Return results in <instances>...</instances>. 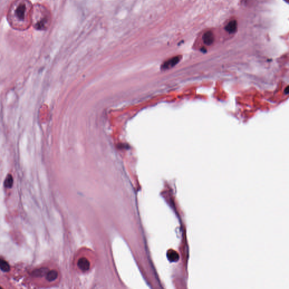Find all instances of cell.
<instances>
[{
    "label": "cell",
    "mask_w": 289,
    "mask_h": 289,
    "mask_svg": "<svg viewBox=\"0 0 289 289\" xmlns=\"http://www.w3.org/2000/svg\"><path fill=\"white\" fill-rule=\"evenodd\" d=\"M180 59L181 58L180 56H177L168 59L162 64V69L166 70L173 67L179 62Z\"/></svg>",
    "instance_id": "3957f363"
},
{
    "label": "cell",
    "mask_w": 289,
    "mask_h": 289,
    "mask_svg": "<svg viewBox=\"0 0 289 289\" xmlns=\"http://www.w3.org/2000/svg\"><path fill=\"white\" fill-rule=\"evenodd\" d=\"M58 277V273L56 271H48L46 274V280L48 281L52 282L54 281Z\"/></svg>",
    "instance_id": "52a82bcc"
},
{
    "label": "cell",
    "mask_w": 289,
    "mask_h": 289,
    "mask_svg": "<svg viewBox=\"0 0 289 289\" xmlns=\"http://www.w3.org/2000/svg\"><path fill=\"white\" fill-rule=\"evenodd\" d=\"M52 14L47 6L37 3L33 5L32 26L37 31H46L51 26Z\"/></svg>",
    "instance_id": "7a4b0ae2"
},
{
    "label": "cell",
    "mask_w": 289,
    "mask_h": 289,
    "mask_svg": "<svg viewBox=\"0 0 289 289\" xmlns=\"http://www.w3.org/2000/svg\"><path fill=\"white\" fill-rule=\"evenodd\" d=\"M203 42L207 45H211L214 41V36L212 32L208 31L206 32L203 36Z\"/></svg>",
    "instance_id": "277c9868"
},
{
    "label": "cell",
    "mask_w": 289,
    "mask_h": 289,
    "mask_svg": "<svg viewBox=\"0 0 289 289\" xmlns=\"http://www.w3.org/2000/svg\"><path fill=\"white\" fill-rule=\"evenodd\" d=\"M285 94H286L289 93V87H287V88H286V90H285Z\"/></svg>",
    "instance_id": "8fae6325"
},
{
    "label": "cell",
    "mask_w": 289,
    "mask_h": 289,
    "mask_svg": "<svg viewBox=\"0 0 289 289\" xmlns=\"http://www.w3.org/2000/svg\"><path fill=\"white\" fill-rule=\"evenodd\" d=\"M79 264H80V266L82 269H83V270L88 269V268L89 267V265H88V261L86 259H82L80 260Z\"/></svg>",
    "instance_id": "30bf717a"
},
{
    "label": "cell",
    "mask_w": 289,
    "mask_h": 289,
    "mask_svg": "<svg viewBox=\"0 0 289 289\" xmlns=\"http://www.w3.org/2000/svg\"><path fill=\"white\" fill-rule=\"evenodd\" d=\"M13 185V178L11 174H9L5 181V186L7 188H11Z\"/></svg>",
    "instance_id": "9c48e42d"
},
{
    "label": "cell",
    "mask_w": 289,
    "mask_h": 289,
    "mask_svg": "<svg viewBox=\"0 0 289 289\" xmlns=\"http://www.w3.org/2000/svg\"><path fill=\"white\" fill-rule=\"evenodd\" d=\"M33 5L30 0H14L12 2L6 18L12 29L24 31L32 26Z\"/></svg>",
    "instance_id": "6da1fadb"
},
{
    "label": "cell",
    "mask_w": 289,
    "mask_h": 289,
    "mask_svg": "<svg viewBox=\"0 0 289 289\" xmlns=\"http://www.w3.org/2000/svg\"><path fill=\"white\" fill-rule=\"evenodd\" d=\"M0 269L4 272H7L10 271V266L6 261L0 259Z\"/></svg>",
    "instance_id": "ba28073f"
},
{
    "label": "cell",
    "mask_w": 289,
    "mask_h": 289,
    "mask_svg": "<svg viewBox=\"0 0 289 289\" xmlns=\"http://www.w3.org/2000/svg\"><path fill=\"white\" fill-rule=\"evenodd\" d=\"M48 272L47 269L46 268H41L39 269H37L34 271L32 275L35 277H42L46 275L47 272Z\"/></svg>",
    "instance_id": "5b68a950"
},
{
    "label": "cell",
    "mask_w": 289,
    "mask_h": 289,
    "mask_svg": "<svg viewBox=\"0 0 289 289\" xmlns=\"http://www.w3.org/2000/svg\"><path fill=\"white\" fill-rule=\"evenodd\" d=\"M237 28V22L234 20H231L229 23H228L226 27V29L230 33H233L234 32Z\"/></svg>",
    "instance_id": "8992f818"
}]
</instances>
